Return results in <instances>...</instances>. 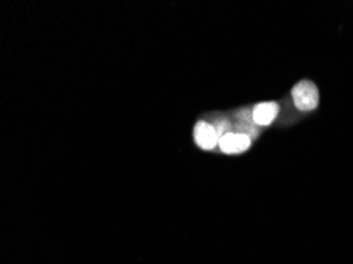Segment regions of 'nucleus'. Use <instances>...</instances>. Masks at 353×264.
I'll return each mask as SVG.
<instances>
[{
  "instance_id": "f257e3e1",
  "label": "nucleus",
  "mask_w": 353,
  "mask_h": 264,
  "mask_svg": "<svg viewBox=\"0 0 353 264\" xmlns=\"http://www.w3.org/2000/svg\"><path fill=\"white\" fill-rule=\"evenodd\" d=\"M292 100L298 111L311 112L314 110H317L320 101L317 84L309 79L298 81L292 89Z\"/></svg>"
},
{
  "instance_id": "f03ea898",
  "label": "nucleus",
  "mask_w": 353,
  "mask_h": 264,
  "mask_svg": "<svg viewBox=\"0 0 353 264\" xmlns=\"http://www.w3.org/2000/svg\"><path fill=\"white\" fill-rule=\"evenodd\" d=\"M252 145L250 134L241 132H230L219 139V149L227 155H239L248 152Z\"/></svg>"
},
{
  "instance_id": "7ed1b4c3",
  "label": "nucleus",
  "mask_w": 353,
  "mask_h": 264,
  "mask_svg": "<svg viewBox=\"0 0 353 264\" xmlns=\"http://www.w3.org/2000/svg\"><path fill=\"white\" fill-rule=\"evenodd\" d=\"M194 136H195L196 145L203 150H212L219 148V139L221 138H219V134L212 123H208L205 121L198 122L195 125Z\"/></svg>"
},
{
  "instance_id": "20e7f679",
  "label": "nucleus",
  "mask_w": 353,
  "mask_h": 264,
  "mask_svg": "<svg viewBox=\"0 0 353 264\" xmlns=\"http://www.w3.org/2000/svg\"><path fill=\"white\" fill-rule=\"evenodd\" d=\"M281 106L276 101H263V103H259L254 106L252 112V122L259 127H270L272 122L277 119L279 116Z\"/></svg>"
}]
</instances>
